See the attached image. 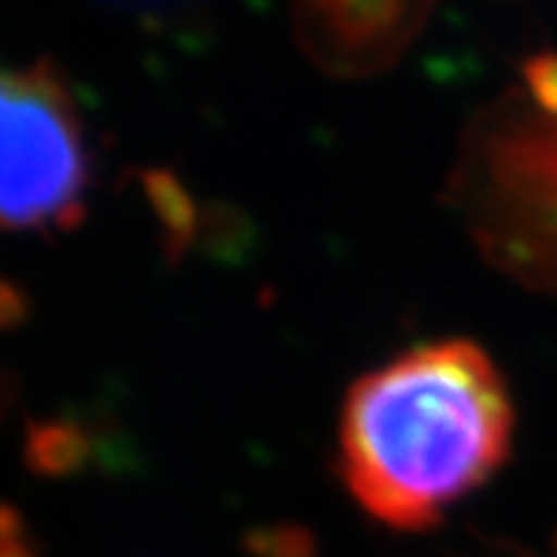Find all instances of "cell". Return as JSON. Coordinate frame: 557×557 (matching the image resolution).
Returning a JSON list of instances; mask_svg holds the SVG:
<instances>
[{
	"mask_svg": "<svg viewBox=\"0 0 557 557\" xmlns=\"http://www.w3.org/2000/svg\"><path fill=\"white\" fill-rule=\"evenodd\" d=\"M511 437L515 406L493 359L461 338L418 344L350 387L344 483L372 518L418 533L496 474Z\"/></svg>",
	"mask_w": 557,
	"mask_h": 557,
	"instance_id": "cell-1",
	"label": "cell"
},
{
	"mask_svg": "<svg viewBox=\"0 0 557 557\" xmlns=\"http://www.w3.org/2000/svg\"><path fill=\"white\" fill-rule=\"evenodd\" d=\"M465 201L490 255L557 295V109L498 112L465 161Z\"/></svg>",
	"mask_w": 557,
	"mask_h": 557,
	"instance_id": "cell-2",
	"label": "cell"
},
{
	"mask_svg": "<svg viewBox=\"0 0 557 557\" xmlns=\"http://www.w3.org/2000/svg\"><path fill=\"white\" fill-rule=\"evenodd\" d=\"M3 223L10 233L62 236L84 218L90 152L78 106L53 65L3 75Z\"/></svg>",
	"mask_w": 557,
	"mask_h": 557,
	"instance_id": "cell-3",
	"label": "cell"
},
{
	"mask_svg": "<svg viewBox=\"0 0 557 557\" xmlns=\"http://www.w3.org/2000/svg\"><path fill=\"white\" fill-rule=\"evenodd\" d=\"M431 7L434 0H295V35L325 72L362 78L403 57Z\"/></svg>",
	"mask_w": 557,
	"mask_h": 557,
	"instance_id": "cell-4",
	"label": "cell"
}]
</instances>
